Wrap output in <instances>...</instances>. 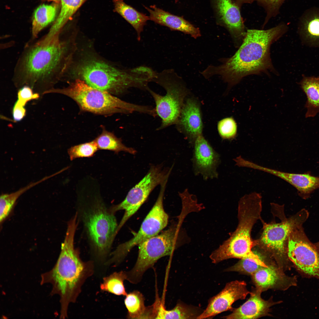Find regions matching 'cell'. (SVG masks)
Listing matches in <instances>:
<instances>
[{
  "label": "cell",
  "mask_w": 319,
  "mask_h": 319,
  "mask_svg": "<svg viewBox=\"0 0 319 319\" xmlns=\"http://www.w3.org/2000/svg\"><path fill=\"white\" fill-rule=\"evenodd\" d=\"M172 166L168 168H163L161 165H151L147 174L131 189L124 199L120 203L110 207V210L114 213L119 210L125 211L118 224L117 233L144 203L154 188L168 179Z\"/></svg>",
  "instance_id": "8fae6325"
},
{
  "label": "cell",
  "mask_w": 319,
  "mask_h": 319,
  "mask_svg": "<svg viewBox=\"0 0 319 319\" xmlns=\"http://www.w3.org/2000/svg\"><path fill=\"white\" fill-rule=\"evenodd\" d=\"M221 24L229 31L235 46L238 48L245 35L246 30L240 7L232 0H214Z\"/></svg>",
  "instance_id": "9a60e30c"
},
{
  "label": "cell",
  "mask_w": 319,
  "mask_h": 319,
  "mask_svg": "<svg viewBox=\"0 0 319 319\" xmlns=\"http://www.w3.org/2000/svg\"><path fill=\"white\" fill-rule=\"evenodd\" d=\"M24 107L17 102H16L12 110V115L14 121H20L25 115L26 111Z\"/></svg>",
  "instance_id": "8d00e7d4"
},
{
  "label": "cell",
  "mask_w": 319,
  "mask_h": 319,
  "mask_svg": "<svg viewBox=\"0 0 319 319\" xmlns=\"http://www.w3.org/2000/svg\"><path fill=\"white\" fill-rule=\"evenodd\" d=\"M177 232V227L172 226L140 243L136 263L126 272L127 280L132 284L138 283L145 272L158 260L170 255L175 248Z\"/></svg>",
  "instance_id": "9c48e42d"
},
{
  "label": "cell",
  "mask_w": 319,
  "mask_h": 319,
  "mask_svg": "<svg viewBox=\"0 0 319 319\" xmlns=\"http://www.w3.org/2000/svg\"><path fill=\"white\" fill-rule=\"evenodd\" d=\"M17 95L18 100L17 102L24 106L28 101L39 97L38 94L33 93L30 87L26 85L19 89Z\"/></svg>",
  "instance_id": "d590c367"
},
{
  "label": "cell",
  "mask_w": 319,
  "mask_h": 319,
  "mask_svg": "<svg viewBox=\"0 0 319 319\" xmlns=\"http://www.w3.org/2000/svg\"><path fill=\"white\" fill-rule=\"evenodd\" d=\"M194 145L193 162L195 174H201L205 180L217 178L218 154L202 135L196 138Z\"/></svg>",
  "instance_id": "2e32d148"
},
{
  "label": "cell",
  "mask_w": 319,
  "mask_h": 319,
  "mask_svg": "<svg viewBox=\"0 0 319 319\" xmlns=\"http://www.w3.org/2000/svg\"><path fill=\"white\" fill-rule=\"evenodd\" d=\"M255 0H236V3L240 7L243 4H250Z\"/></svg>",
  "instance_id": "74e56055"
},
{
  "label": "cell",
  "mask_w": 319,
  "mask_h": 319,
  "mask_svg": "<svg viewBox=\"0 0 319 319\" xmlns=\"http://www.w3.org/2000/svg\"><path fill=\"white\" fill-rule=\"evenodd\" d=\"M43 178L35 182L31 183L17 191L9 193L3 194L0 198V222L2 223L11 212L17 199L23 193L33 187L45 181Z\"/></svg>",
  "instance_id": "f1b7e54d"
},
{
  "label": "cell",
  "mask_w": 319,
  "mask_h": 319,
  "mask_svg": "<svg viewBox=\"0 0 319 319\" xmlns=\"http://www.w3.org/2000/svg\"><path fill=\"white\" fill-rule=\"evenodd\" d=\"M126 296L124 303L128 311V318L141 319L147 308L143 295L139 292L134 291Z\"/></svg>",
  "instance_id": "f546056e"
},
{
  "label": "cell",
  "mask_w": 319,
  "mask_h": 319,
  "mask_svg": "<svg viewBox=\"0 0 319 319\" xmlns=\"http://www.w3.org/2000/svg\"><path fill=\"white\" fill-rule=\"evenodd\" d=\"M261 292L258 289L255 292L251 293L250 298L246 302L223 318L227 319H256L267 315L270 307L277 302L264 300L261 297Z\"/></svg>",
  "instance_id": "d6986e66"
},
{
  "label": "cell",
  "mask_w": 319,
  "mask_h": 319,
  "mask_svg": "<svg viewBox=\"0 0 319 319\" xmlns=\"http://www.w3.org/2000/svg\"><path fill=\"white\" fill-rule=\"evenodd\" d=\"M155 319H197L201 313L196 308L182 302L178 303L170 310H166L158 299L154 303Z\"/></svg>",
  "instance_id": "cb8c5ba5"
},
{
  "label": "cell",
  "mask_w": 319,
  "mask_h": 319,
  "mask_svg": "<svg viewBox=\"0 0 319 319\" xmlns=\"http://www.w3.org/2000/svg\"><path fill=\"white\" fill-rule=\"evenodd\" d=\"M44 0V1H53V2H56V3L60 1H61V0Z\"/></svg>",
  "instance_id": "f35d334b"
},
{
  "label": "cell",
  "mask_w": 319,
  "mask_h": 319,
  "mask_svg": "<svg viewBox=\"0 0 319 319\" xmlns=\"http://www.w3.org/2000/svg\"><path fill=\"white\" fill-rule=\"evenodd\" d=\"M145 8L149 13V20L155 23L167 27L171 30L189 35L195 39L201 36L199 28L183 17L172 14L154 5L151 6L149 8Z\"/></svg>",
  "instance_id": "ac0fdd59"
},
{
  "label": "cell",
  "mask_w": 319,
  "mask_h": 319,
  "mask_svg": "<svg viewBox=\"0 0 319 319\" xmlns=\"http://www.w3.org/2000/svg\"><path fill=\"white\" fill-rule=\"evenodd\" d=\"M288 30L284 23L266 30H247L242 43L232 56L220 59V65L208 66L201 74L206 78L220 76L230 87L250 75H269L271 73L277 75L271 58L270 48Z\"/></svg>",
  "instance_id": "6da1fadb"
},
{
  "label": "cell",
  "mask_w": 319,
  "mask_h": 319,
  "mask_svg": "<svg viewBox=\"0 0 319 319\" xmlns=\"http://www.w3.org/2000/svg\"><path fill=\"white\" fill-rule=\"evenodd\" d=\"M182 80L173 69H166L157 73L153 81L165 89V95L162 96L149 87L147 89L154 101L157 114L161 119L158 130L176 123L178 120L186 93Z\"/></svg>",
  "instance_id": "ba28073f"
},
{
  "label": "cell",
  "mask_w": 319,
  "mask_h": 319,
  "mask_svg": "<svg viewBox=\"0 0 319 319\" xmlns=\"http://www.w3.org/2000/svg\"><path fill=\"white\" fill-rule=\"evenodd\" d=\"M51 92L66 95L75 101L82 110L96 114H128L137 112L150 115L152 111L151 106L124 101L107 91L89 86L81 79H76L67 87L46 91L47 93Z\"/></svg>",
  "instance_id": "52a82bcc"
},
{
  "label": "cell",
  "mask_w": 319,
  "mask_h": 319,
  "mask_svg": "<svg viewBox=\"0 0 319 319\" xmlns=\"http://www.w3.org/2000/svg\"><path fill=\"white\" fill-rule=\"evenodd\" d=\"M285 0H255L265 9L266 15L263 26L270 19L276 16L279 13L281 5Z\"/></svg>",
  "instance_id": "e575fe53"
},
{
  "label": "cell",
  "mask_w": 319,
  "mask_h": 319,
  "mask_svg": "<svg viewBox=\"0 0 319 319\" xmlns=\"http://www.w3.org/2000/svg\"><path fill=\"white\" fill-rule=\"evenodd\" d=\"M127 279L126 272H115L104 277L100 288L102 290L117 295L126 296L127 293L123 282Z\"/></svg>",
  "instance_id": "4dcf8cb0"
},
{
  "label": "cell",
  "mask_w": 319,
  "mask_h": 319,
  "mask_svg": "<svg viewBox=\"0 0 319 319\" xmlns=\"http://www.w3.org/2000/svg\"><path fill=\"white\" fill-rule=\"evenodd\" d=\"M78 225L76 219L69 220L56 264L50 271L41 275L40 284H51V295L60 296V318L62 319L67 317L69 304L75 302L83 284L93 272V263L83 261L78 250L75 248L74 237Z\"/></svg>",
  "instance_id": "7a4b0ae2"
},
{
  "label": "cell",
  "mask_w": 319,
  "mask_h": 319,
  "mask_svg": "<svg viewBox=\"0 0 319 319\" xmlns=\"http://www.w3.org/2000/svg\"><path fill=\"white\" fill-rule=\"evenodd\" d=\"M315 245L318 248H319V242H317L316 243H315Z\"/></svg>",
  "instance_id": "ab89813d"
},
{
  "label": "cell",
  "mask_w": 319,
  "mask_h": 319,
  "mask_svg": "<svg viewBox=\"0 0 319 319\" xmlns=\"http://www.w3.org/2000/svg\"><path fill=\"white\" fill-rule=\"evenodd\" d=\"M263 267L265 266L252 260L242 259L233 266L226 269L225 271H236L253 275Z\"/></svg>",
  "instance_id": "836d02e7"
},
{
  "label": "cell",
  "mask_w": 319,
  "mask_h": 319,
  "mask_svg": "<svg viewBox=\"0 0 319 319\" xmlns=\"http://www.w3.org/2000/svg\"><path fill=\"white\" fill-rule=\"evenodd\" d=\"M99 149L94 140L71 147L68 150L71 160L80 158L93 157Z\"/></svg>",
  "instance_id": "1f68e13d"
},
{
  "label": "cell",
  "mask_w": 319,
  "mask_h": 319,
  "mask_svg": "<svg viewBox=\"0 0 319 319\" xmlns=\"http://www.w3.org/2000/svg\"><path fill=\"white\" fill-rule=\"evenodd\" d=\"M252 276L258 289L261 291L270 288L286 289L296 284L295 279L286 276L272 265L262 267Z\"/></svg>",
  "instance_id": "ffe728a7"
},
{
  "label": "cell",
  "mask_w": 319,
  "mask_h": 319,
  "mask_svg": "<svg viewBox=\"0 0 319 319\" xmlns=\"http://www.w3.org/2000/svg\"><path fill=\"white\" fill-rule=\"evenodd\" d=\"M217 129L220 136L224 139H230L236 136L237 126L232 117L224 118L218 123Z\"/></svg>",
  "instance_id": "d6a6232c"
},
{
  "label": "cell",
  "mask_w": 319,
  "mask_h": 319,
  "mask_svg": "<svg viewBox=\"0 0 319 319\" xmlns=\"http://www.w3.org/2000/svg\"><path fill=\"white\" fill-rule=\"evenodd\" d=\"M298 84L307 97L305 117H313L319 113V76L302 75Z\"/></svg>",
  "instance_id": "603a6c76"
},
{
  "label": "cell",
  "mask_w": 319,
  "mask_h": 319,
  "mask_svg": "<svg viewBox=\"0 0 319 319\" xmlns=\"http://www.w3.org/2000/svg\"><path fill=\"white\" fill-rule=\"evenodd\" d=\"M287 254L300 271L319 279V248L308 239L302 226L290 234Z\"/></svg>",
  "instance_id": "4fadbf2b"
},
{
  "label": "cell",
  "mask_w": 319,
  "mask_h": 319,
  "mask_svg": "<svg viewBox=\"0 0 319 319\" xmlns=\"http://www.w3.org/2000/svg\"><path fill=\"white\" fill-rule=\"evenodd\" d=\"M114 2L115 11L133 27L137 33L138 40H140L141 33L147 21L149 20V17L138 11L123 0H114Z\"/></svg>",
  "instance_id": "d4e9b609"
},
{
  "label": "cell",
  "mask_w": 319,
  "mask_h": 319,
  "mask_svg": "<svg viewBox=\"0 0 319 319\" xmlns=\"http://www.w3.org/2000/svg\"><path fill=\"white\" fill-rule=\"evenodd\" d=\"M268 173L276 176L287 182L297 190L303 197L309 196L314 190L319 188V177L308 173H291L268 168Z\"/></svg>",
  "instance_id": "7402d4cb"
},
{
  "label": "cell",
  "mask_w": 319,
  "mask_h": 319,
  "mask_svg": "<svg viewBox=\"0 0 319 319\" xmlns=\"http://www.w3.org/2000/svg\"><path fill=\"white\" fill-rule=\"evenodd\" d=\"M298 32L302 44L319 48V8L310 9L303 14L299 22Z\"/></svg>",
  "instance_id": "44dd1931"
},
{
  "label": "cell",
  "mask_w": 319,
  "mask_h": 319,
  "mask_svg": "<svg viewBox=\"0 0 319 319\" xmlns=\"http://www.w3.org/2000/svg\"><path fill=\"white\" fill-rule=\"evenodd\" d=\"M76 71L81 79L89 86L116 95L132 87L146 90L155 74L154 71L147 66L122 70L94 59L82 61Z\"/></svg>",
  "instance_id": "277c9868"
},
{
  "label": "cell",
  "mask_w": 319,
  "mask_h": 319,
  "mask_svg": "<svg viewBox=\"0 0 319 319\" xmlns=\"http://www.w3.org/2000/svg\"><path fill=\"white\" fill-rule=\"evenodd\" d=\"M57 9L56 5L43 4L35 10L32 23V39L36 38L43 29L55 20Z\"/></svg>",
  "instance_id": "484cf974"
},
{
  "label": "cell",
  "mask_w": 319,
  "mask_h": 319,
  "mask_svg": "<svg viewBox=\"0 0 319 319\" xmlns=\"http://www.w3.org/2000/svg\"><path fill=\"white\" fill-rule=\"evenodd\" d=\"M250 293L243 281H235L227 283L219 293L211 298L206 309L197 319L210 318L232 308L233 303L245 299Z\"/></svg>",
  "instance_id": "5bb4252c"
},
{
  "label": "cell",
  "mask_w": 319,
  "mask_h": 319,
  "mask_svg": "<svg viewBox=\"0 0 319 319\" xmlns=\"http://www.w3.org/2000/svg\"><path fill=\"white\" fill-rule=\"evenodd\" d=\"M262 197L253 192L242 196L239 201L238 223L230 237L211 254L210 258L214 263L232 258L249 259L263 266L266 264L252 251L256 241L251 238L252 228L261 218Z\"/></svg>",
  "instance_id": "5b68a950"
},
{
  "label": "cell",
  "mask_w": 319,
  "mask_h": 319,
  "mask_svg": "<svg viewBox=\"0 0 319 319\" xmlns=\"http://www.w3.org/2000/svg\"><path fill=\"white\" fill-rule=\"evenodd\" d=\"M60 34L49 39L41 38L27 44L14 69L16 84L33 87L40 83H53L63 71L66 48Z\"/></svg>",
  "instance_id": "3957f363"
},
{
  "label": "cell",
  "mask_w": 319,
  "mask_h": 319,
  "mask_svg": "<svg viewBox=\"0 0 319 319\" xmlns=\"http://www.w3.org/2000/svg\"><path fill=\"white\" fill-rule=\"evenodd\" d=\"M167 180L162 183L158 198L151 209L143 221L140 229L134 237L121 244L111 253L107 261L108 265L121 263L131 250L145 240L158 234L167 226L169 217L163 204L165 191Z\"/></svg>",
  "instance_id": "30bf717a"
},
{
  "label": "cell",
  "mask_w": 319,
  "mask_h": 319,
  "mask_svg": "<svg viewBox=\"0 0 319 319\" xmlns=\"http://www.w3.org/2000/svg\"><path fill=\"white\" fill-rule=\"evenodd\" d=\"M308 216L307 211L303 209L290 218H284L280 222L263 223V232L257 243L276 258H286L288 256L287 243L290 234L302 226Z\"/></svg>",
  "instance_id": "7c38bea8"
},
{
  "label": "cell",
  "mask_w": 319,
  "mask_h": 319,
  "mask_svg": "<svg viewBox=\"0 0 319 319\" xmlns=\"http://www.w3.org/2000/svg\"><path fill=\"white\" fill-rule=\"evenodd\" d=\"M191 143L202 135L203 124L200 108L196 100L187 99L184 103L176 123Z\"/></svg>",
  "instance_id": "e0dca14e"
},
{
  "label": "cell",
  "mask_w": 319,
  "mask_h": 319,
  "mask_svg": "<svg viewBox=\"0 0 319 319\" xmlns=\"http://www.w3.org/2000/svg\"><path fill=\"white\" fill-rule=\"evenodd\" d=\"M86 0H61L59 14L47 35L53 37L60 33L64 25Z\"/></svg>",
  "instance_id": "4316f807"
},
{
  "label": "cell",
  "mask_w": 319,
  "mask_h": 319,
  "mask_svg": "<svg viewBox=\"0 0 319 319\" xmlns=\"http://www.w3.org/2000/svg\"><path fill=\"white\" fill-rule=\"evenodd\" d=\"M76 213L87 239L90 249L97 259L103 260L110 254L118 224L114 213L100 198L80 200Z\"/></svg>",
  "instance_id": "8992f818"
},
{
  "label": "cell",
  "mask_w": 319,
  "mask_h": 319,
  "mask_svg": "<svg viewBox=\"0 0 319 319\" xmlns=\"http://www.w3.org/2000/svg\"><path fill=\"white\" fill-rule=\"evenodd\" d=\"M94 140L99 149L108 150L118 154L123 151L135 154L136 151L134 149L127 147L124 144L121 139L117 137L113 133L104 129L101 134Z\"/></svg>",
  "instance_id": "83f0119b"
}]
</instances>
